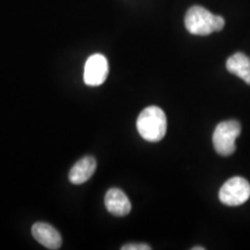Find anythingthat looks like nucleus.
<instances>
[{"label": "nucleus", "mask_w": 250, "mask_h": 250, "mask_svg": "<svg viewBox=\"0 0 250 250\" xmlns=\"http://www.w3.org/2000/svg\"><path fill=\"white\" fill-rule=\"evenodd\" d=\"M241 133V125L237 121L221 122L213 133V146L219 155L228 156L235 152V140Z\"/></svg>", "instance_id": "3"}, {"label": "nucleus", "mask_w": 250, "mask_h": 250, "mask_svg": "<svg viewBox=\"0 0 250 250\" xmlns=\"http://www.w3.org/2000/svg\"><path fill=\"white\" fill-rule=\"evenodd\" d=\"M122 250H151V247L145 243H127L121 248Z\"/></svg>", "instance_id": "10"}, {"label": "nucleus", "mask_w": 250, "mask_h": 250, "mask_svg": "<svg viewBox=\"0 0 250 250\" xmlns=\"http://www.w3.org/2000/svg\"><path fill=\"white\" fill-rule=\"evenodd\" d=\"M184 24L187 30L192 35L208 36L214 31L223 30L225 19L220 15L212 14L202 6H192L188 9Z\"/></svg>", "instance_id": "1"}, {"label": "nucleus", "mask_w": 250, "mask_h": 250, "mask_svg": "<svg viewBox=\"0 0 250 250\" xmlns=\"http://www.w3.org/2000/svg\"><path fill=\"white\" fill-rule=\"evenodd\" d=\"M137 130L142 138L147 142H160L167 132V117L165 111L156 105L145 108L137 120Z\"/></svg>", "instance_id": "2"}, {"label": "nucleus", "mask_w": 250, "mask_h": 250, "mask_svg": "<svg viewBox=\"0 0 250 250\" xmlns=\"http://www.w3.org/2000/svg\"><path fill=\"white\" fill-rule=\"evenodd\" d=\"M104 205L108 212L115 217H125L130 213L131 203L127 196L117 188L108 190L104 197Z\"/></svg>", "instance_id": "7"}, {"label": "nucleus", "mask_w": 250, "mask_h": 250, "mask_svg": "<svg viewBox=\"0 0 250 250\" xmlns=\"http://www.w3.org/2000/svg\"><path fill=\"white\" fill-rule=\"evenodd\" d=\"M109 74L107 58L101 54L92 55L87 59L83 71V81L87 86L96 87L102 85Z\"/></svg>", "instance_id": "5"}, {"label": "nucleus", "mask_w": 250, "mask_h": 250, "mask_svg": "<svg viewBox=\"0 0 250 250\" xmlns=\"http://www.w3.org/2000/svg\"><path fill=\"white\" fill-rule=\"evenodd\" d=\"M96 169V160L93 156H85L80 159L73 167L71 168L68 179L73 184H83L88 181Z\"/></svg>", "instance_id": "8"}, {"label": "nucleus", "mask_w": 250, "mask_h": 250, "mask_svg": "<svg viewBox=\"0 0 250 250\" xmlns=\"http://www.w3.org/2000/svg\"><path fill=\"white\" fill-rule=\"evenodd\" d=\"M31 234L35 240L45 248L57 250L62 247V235L54 226L45 223H36L31 227Z\"/></svg>", "instance_id": "6"}, {"label": "nucleus", "mask_w": 250, "mask_h": 250, "mask_svg": "<svg viewBox=\"0 0 250 250\" xmlns=\"http://www.w3.org/2000/svg\"><path fill=\"white\" fill-rule=\"evenodd\" d=\"M250 197V184L243 177H232L224 183L219 191V199L227 206H239Z\"/></svg>", "instance_id": "4"}, {"label": "nucleus", "mask_w": 250, "mask_h": 250, "mask_svg": "<svg viewBox=\"0 0 250 250\" xmlns=\"http://www.w3.org/2000/svg\"><path fill=\"white\" fill-rule=\"evenodd\" d=\"M227 71L235 74L250 85V58L242 52H236L227 59Z\"/></svg>", "instance_id": "9"}, {"label": "nucleus", "mask_w": 250, "mask_h": 250, "mask_svg": "<svg viewBox=\"0 0 250 250\" xmlns=\"http://www.w3.org/2000/svg\"><path fill=\"white\" fill-rule=\"evenodd\" d=\"M204 247H193L192 250H204Z\"/></svg>", "instance_id": "11"}]
</instances>
